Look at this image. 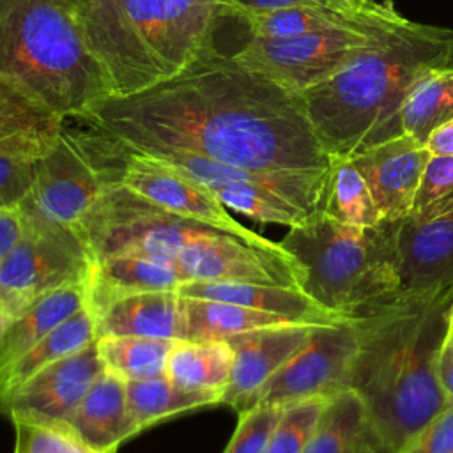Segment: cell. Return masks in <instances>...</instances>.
<instances>
[{
  "mask_svg": "<svg viewBox=\"0 0 453 453\" xmlns=\"http://www.w3.org/2000/svg\"><path fill=\"white\" fill-rule=\"evenodd\" d=\"M87 119L140 152H191L244 170H324L334 159L301 92L218 48L168 81L106 97Z\"/></svg>",
  "mask_w": 453,
  "mask_h": 453,
  "instance_id": "1",
  "label": "cell"
},
{
  "mask_svg": "<svg viewBox=\"0 0 453 453\" xmlns=\"http://www.w3.org/2000/svg\"><path fill=\"white\" fill-rule=\"evenodd\" d=\"M453 285L402 292L373 313L352 319L357 329L345 389L354 391L377 441L400 453L449 403L437 363L451 324Z\"/></svg>",
  "mask_w": 453,
  "mask_h": 453,
  "instance_id": "2",
  "label": "cell"
},
{
  "mask_svg": "<svg viewBox=\"0 0 453 453\" xmlns=\"http://www.w3.org/2000/svg\"><path fill=\"white\" fill-rule=\"evenodd\" d=\"M448 69L453 28L405 19L380 46L301 94L327 152L350 157L391 138L393 120L416 85Z\"/></svg>",
  "mask_w": 453,
  "mask_h": 453,
  "instance_id": "3",
  "label": "cell"
},
{
  "mask_svg": "<svg viewBox=\"0 0 453 453\" xmlns=\"http://www.w3.org/2000/svg\"><path fill=\"white\" fill-rule=\"evenodd\" d=\"M76 12L111 96L180 74L216 48L223 19H237L226 0H85Z\"/></svg>",
  "mask_w": 453,
  "mask_h": 453,
  "instance_id": "4",
  "label": "cell"
},
{
  "mask_svg": "<svg viewBox=\"0 0 453 453\" xmlns=\"http://www.w3.org/2000/svg\"><path fill=\"white\" fill-rule=\"evenodd\" d=\"M0 80L60 119L111 96L69 0H0Z\"/></svg>",
  "mask_w": 453,
  "mask_h": 453,
  "instance_id": "5",
  "label": "cell"
},
{
  "mask_svg": "<svg viewBox=\"0 0 453 453\" xmlns=\"http://www.w3.org/2000/svg\"><path fill=\"white\" fill-rule=\"evenodd\" d=\"M398 221L350 226L319 214L288 228L280 244L304 271L303 292L343 319H359L403 292Z\"/></svg>",
  "mask_w": 453,
  "mask_h": 453,
  "instance_id": "6",
  "label": "cell"
},
{
  "mask_svg": "<svg viewBox=\"0 0 453 453\" xmlns=\"http://www.w3.org/2000/svg\"><path fill=\"white\" fill-rule=\"evenodd\" d=\"M104 186L90 122L64 119L57 142L34 163L30 191L19 203L25 225L67 234L85 248V221Z\"/></svg>",
  "mask_w": 453,
  "mask_h": 453,
  "instance_id": "7",
  "label": "cell"
},
{
  "mask_svg": "<svg viewBox=\"0 0 453 453\" xmlns=\"http://www.w3.org/2000/svg\"><path fill=\"white\" fill-rule=\"evenodd\" d=\"M405 19L306 32L290 37L250 35L230 55L239 64L264 73L296 92H304L380 46L388 34Z\"/></svg>",
  "mask_w": 453,
  "mask_h": 453,
  "instance_id": "8",
  "label": "cell"
},
{
  "mask_svg": "<svg viewBox=\"0 0 453 453\" xmlns=\"http://www.w3.org/2000/svg\"><path fill=\"white\" fill-rule=\"evenodd\" d=\"M209 232L212 228L172 214L120 184H106L85 221L83 242L90 262L113 255L177 260L189 242Z\"/></svg>",
  "mask_w": 453,
  "mask_h": 453,
  "instance_id": "9",
  "label": "cell"
},
{
  "mask_svg": "<svg viewBox=\"0 0 453 453\" xmlns=\"http://www.w3.org/2000/svg\"><path fill=\"white\" fill-rule=\"evenodd\" d=\"M120 142V140H119ZM110 184H120L138 196L184 219L212 230L230 234L255 246H271L274 241L241 225L212 191L179 172L166 161L134 150L120 142V157Z\"/></svg>",
  "mask_w": 453,
  "mask_h": 453,
  "instance_id": "10",
  "label": "cell"
},
{
  "mask_svg": "<svg viewBox=\"0 0 453 453\" xmlns=\"http://www.w3.org/2000/svg\"><path fill=\"white\" fill-rule=\"evenodd\" d=\"M356 350L357 329L352 319L317 326L310 340L251 396L246 409L287 407L343 391Z\"/></svg>",
  "mask_w": 453,
  "mask_h": 453,
  "instance_id": "11",
  "label": "cell"
},
{
  "mask_svg": "<svg viewBox=\"0 0 453 453\" xmlns=\"http://www.w3.org/2000/svg\"><path fill=\"white\" fill-rule=\"evenodd\" d=\"M25 228L18 246L0 260L9 320L53 290L85 278L90 267V257L78 239L41 226Z\"/></svg>",
  "mask_w": 453,
  "mask_h": 453,
  "instance_id": "12",
  "label": "cell"
},
{
  "mask_svg": "<svg viewBox=\"0 0 453 453\" xmlns=\"http://www.w3.org/2000/svg\"><path fill=\"white\" fill-rule=\"evenodd\" d=\"M175 262L186 281L258 283L303 290L304 271L280 242L255 246L212 230L189 242Z\"/></svg>",
  "mask_w": 453,
  "mask_h": 453,
  "instance_id": "13",
  "label": "cell"
},
{
  "mask_svg": "<svg viewBox=\"0 0 453 453\" xmlns=\"http://www.w3.org/2000/svg\"><path fill=\"white\" fill-rule=\"evenodd\" d=\"M96 342L48 365L21 386L0 395V414H28L67 421L104 370Z\"/></svg>",
  "mask_w": 453,
  "mask_h": 453,
  "instance_id": "14",
  "label": "cell"
},
{
  "mask_svg": "<svg viewBox=\"0 0 453 453\" xmlns=\"http://www.w3.org/2000/svg\"><path fill=\"white\" fill-rule=\"evenodd\" d=\"M425 143L411 134H396L373 143L349 159L363 175L380 214L388 221L405 218L430 159Z\"/></svg>",
  "mask_w": 453,
  "mask_h": 453,
  "instance_id": "15",
  "label": "cell"
},
{
  "mask_svg": "<svg viewBox=\"0 0 453 453\" xmlns=\"http://www.w3.org/2000/svg\"><path fill=\"white\" fill-rule=\"evenodd\" d=\"M322 324H283L228 338L234 363L221 403L242 412L251 396L310 340Z\"/></svg>",
  "mask_w": 453,
  "mask_h": 453,
  "instance_id": "16",
  "label": "cell"
},
{
  "mask_svg": "<svg viewBox=\"0 0 453 453\" xmlns=\"http://www.w3.org/2000/svg\"><path fill=\"white\" fill-rule=\"evenodd\" d=\"M402 290L421 294L453 285V207L398 221Z\"/></svg>",
  "mask_w": 453,
  "mask_h": 453,
  "instance_id": "17",
  "label": "cell"
},
{
  "mask_svg": "<svg viewBox=\"0 0 453 453\" xmlns=\"http://www.w3.org/2000/svg\"><path fill=\"white\" fill-rule=\"evenodd\" d=\"M186 281L175 260L113 255L90 262L85 290V306L97 320L111 304L142 292L175 290Z\"/></svg>",
  "mask_w": 453,
  "mask_h": 453,
  "instance_id": "18",
  "label": "cell"
},
{
  "mask_svg": "<svg viewBox=\"0 0 453 453\" xmlns=\"http://www.w3.org/2000/svg\"><path fill=\"white\" fill-rule=\"evenodd\" d=\"M177 292L182 297L212 299L283 315L297 322L333 324L343 317L326 310L301 288L234 281H184Z\"/></svg>",
  "mask_w": 453,
  "mask_h": 453,
  "instance_id": "19",
  "label": "cell"
},
{
  "mask_svg": "<svg viewBox=\"0 0 453 453\" xmlns=\"http://www.w3.org/2000/svg\"><path fill=\"white\" fill-rule=\"evenodd\" d=\"M101 336H149L186 340L184 297L175 290L129 296L111 304L97 320Z\"/></svg>",
  "mask_w": 453,
  "mask_h": 453,
  "instance_id": "20",
  "label": "cell"
},
{
  "mask_svg": "<svg viewBox=\"0 0 453 453\" xmlns=\"http://www.w3.org/2000/svg\"><path fill=\"white\" fill-rule=\"evenodd\" d=\"M67 423L94 449L117 453L124 441L136 435L127 412L126 380L104 368Z\"/></svg>",
  "mask_w": 453,
  "mask_h": 453,
  "instance_id": "21",
  "label": "cell"
},
{
  "mask_svg": "<svg viewBox=\"0 0 453 453\" xmlns=\"http://www.w3.org/2000/svg\"><path fill=\"white\" fill-rule=\"evenodd\" d=\"M403 18L395 7L373 4L368 9H347L338 5H296L269 12L248 14L241 19L251 37H290L306 32L342 27L377 25Z\"/></svg>",
  "mask_w": 453,
  "mask_h": 453,
  "instance_id": "22",
  "label": "cell"
},
{
  "mask_svg": "<svg viewBox=\"0 0 453 453\" xmlns=\"http://www.w3.org/2000/svg\"><path fill=\"white\" fill-rule=\"evenodd\" d=\"M85 280L87 276L53 290L7 322L0 336V373L57 326L85 308Z\"/></svg>",
  "mask_w": 453,
  "mask_h": 453,
  "instance_id": "23",
  "label": "cell"
},
{
  "mask_svg": "<svg viewBox=\"0 0 453 453\" xmlns=\"http://www.w3.org/2000/svg\"><path fill=\"white\" fill-rule=\"evenodd\" d=\"M62 122L0 80V152L39 157L57 142Z\"/></svg>",
  "mask_w": 453,
  "mask_h": 453,
  "instance_id": "24",
  "label": "cell"
},
{
  "mask_svg": "<svg viewBox=\"0 0 453 453\" xmlns=\"http://www.w3.org/2000/svg\"><path fill=\"white\" fill-rule=\"evenodd\" d=\"M221 396L218 391L182 388L166 375L126 380L127 412L136 434L177 414L221 403Z\"/></svg>",
  "mask_w": 453,
  "mask_h": 453,
  "instance_id": "25",
  "label": "cell"
},
{
  "mask_svg": "<svg viewBox=\"0 0 453 453\" xmlns=\"http://www.w3.org/2000/svg\"><path fill=\"white\" fill-rule=\"evenodd\" d=\"M184 317L186 340L195 342L228 340L242 333L283 324H306L242 304L195 297H184Z\"/></svg>",
  "mask_w": 453,
  "mask_h": 453,
  "instance_id": "26",
  "label": "cell"
},
{
  "mask_svg": "<svg viewBox=\"0 0 453 453\" xmlns=\"http://www.w3.org/2000/svg\"><path fill=\"white\" fill-rule=\"evenodd\" d=\"M96 340V319L85 306L41 338L30 350H27L5 372L0 373V395L21 386L48 365L88 347Z\"/></svg>",
  "mask_w": 453,
  "mask_h": 453,
  "instance_id": "27",
  "label": "cell"
},
{
  "mask_svg": "<svg viewBox=\"0 0 453 453\" xmlns=\"http://www.w3.org/2000/svg\"><path fill=\"white\" fill-rule=\"evenodd\" d=\"M234 350L226 340H179L166 363L165 375L188 389L218 391L228 386Z\"/></svg>",
  "mask_w": 453,
  "mask_h": 453,
  "instance_id": "28",
  "label": "cell"
},
{
  "mask_svg": "<svg viewBox=\"0 0 453 453\" xmlns=\"http://www.w3.org/2000/svg\"><path fill=\"white\" fill-rule=\"evenodd\" d=\"M372 434L361 398L343 389L327 398L303 453H350Z\"/></svg>",
  "mask_w": 453,
  "mask_h": 453,
  "instance_id": "29",
  "label": "cell"
},
{
  "mask_svg": "<svg viewBox=\"0 0 453 453\" xmlns=\"http://www.w3.org/2000/svg\"><path fill=\"white\" fill-rule=\"evenodd\" d=\"M453 119V69L426 76L409 94L393 120L391 138L411 134L421 143L441 124Z\"/></svg>",
  "mask_w": 453,
  "mask_h": 453,
  "instance_id": "30",
  "label": "cell"
},
{
  "mask_svg": "<svg viewBox=\"0 0 453 453\" xmlns=\"http://www.w3.org/2000/svg\"><path fill=\"white\" fill-rule=\"evenodd\" d=\"M322 216L350 226H377L384 221L363 175L349 157H334L329 166Z\"/></svg>",
  "mask_w": 453,
  "mask_h": 453,
  "instance_id": "31",
  "label": "cell"
},
{
  "mask_svg": "<svg viewBox=\"0 0 453 453\" xmlns=\"http://www.w3.org/2000/svg\"><path fill=\"white\" fill-rule=\"evenodd\" d=\"M179 340L149 336H101L97 352L106 370L124 380L165 375L168 356Z\"/></svg>",
  "mask_w": 453,
  "mask_h": 453,
  "instance_id": "32",
  "label": "cell"
},
{
  "mask_svg": "<svg viewBox=\"0 0 453 453\" xmlns=\"http://www.w3.org/2000/svg\"><path fill=\"white\" fill-rule=\"evenodd\" d=\"M14 432V453H101L88 446L65 419L28 414L9 416Z\"/></svg>",
  "mask_w": 453,
  "mask_h": 453,
  "instance_id": "33",
  "label": "cell"
},
{
  "mask_svg": "<svg viewBox=\"0 0 453 453\" xmlns=\"http://www.w3.org/2000/svg\"><path fill=\"white\" fill-rule=\"evenodd\" d=\"M327 398H311L287 405L264 453H303Z\"/></svg>",
  "mask_w": 453,
  "mask_h": 453,
  "instance_id": "34",
  "label": "cell"
},
{
  "mask_svg": "<svg viewBox=\"0 0 453 453\" xmlns=\"http://www.w3.org/2000/svg\"><path fill=\"white\" fill-rule=\"evenodd\" d=\"M453 207V156H430L407 216H423Z\"/></svg>",
  "mask_w": 453,
  "mask_h": 453,
  "instance_id": "35",
  "label": "cell"
},
{
  "mask_svg": "<svg viewBox=\"0 0 453 453\" xmlns=\"http://www.w3.org/2000/svg\"><path fill=\"white\" fill-rule=\"evenodd\" d=\"M285 407L255 405L239 412V423L223 453H264Z\"/></svg>",
  "mask_w": 453,
  "mask_h": 453,
  "instance_id": "36",
  "label": "cell"
},
{
  "mask_svg": "<svg viewBox=\"0 0 453 453\" xmlns=\"http://www.w3.org/2000/svg\"><path fill=\"white\" fill-rule=\"evenodd\" d=\"M27 154L0 152V207H18L30 191L34 163Z\"/></svg>",
  "mask_w": 453,
  "mask_h": 453,
  "instance_id": "37",
  "label": "cell"
},
{
  "mask_svg": "<svg viewBox=\"0 0 453 453\" xmlns=\"http://www.w3.org/2000/svg\"><path fill=\"white\" fill-rule=\"evenodd\" d=\"M400 453H453V403L425 425Z\"/></svg>",
  "mask_w": 453,
  "mask_h": 453,
  "instance_id": "38",
  "label": "cell"
},
{
  "mask_svg": "<svg viewBox=\"0 0 453 453\" xmlns=\"http://www.w3.org/2000/svg\"><path fill=\"white\" fill-rule=\"evenodd\" d=\"M27 228L18 207H0V260L7 257L23 239Z\"/></svg>",
  "mask_w": 453,
  "mask_h": 453,
  "instance_id": "39",
  "label": "cell"
},
{
  "mask_svg": "<svg viewBox=\"0 0 453 453\" xmlns=\"http://www.w3.org/2000/svg\"><path fill=\"white\" fill-rule=\"evenodd\" d=\"M226 2L237 18H242L248 14L278 11L285 7H296V5H338L334 4V0H226Z\"/></svg>",
  "mask_w": 453,
  "mask_h": 453,
  "instance_id": "40",
  "label": "cell"
},
{
  "mask_svg": "<svg viewBox=\"0 0 453 453\" xmlns=\"http://www.w3.org/2000/svg\"><path fill=\"white\" fill-rule=\"evenodd\" d=\"M425 145L432 156H453V119L434 129Z\"/></svg>",
  "mask_w": 453,
  "mask_h": 453,
  "instance_id": "41",
  "label": "cell"
},
{
  "mask_svg": "<svg viewBox=\"0 0 453 453\" xmlns=\"http://www.w3.org/2000/svg\"><path fill=\"white\" fill-rule=\"evenodd\" d=\"M437 377L446 398L449 400V403H453V354L441 350L437 363Z\"/></svg>",
  "mask_w": 453,
  "mask_h": 453,
  "instance_id": "42",
  "label": "cell"
},
{
  "mask_svg": "<svg viewBox=\"0 0 453 453\" xmlns=\"http://www.w3.org/2000/svg\"><path fill=\"white\" fill-rule=\"evenodd\" d=\"M350 453H389L379 441L377 437L372 434L370 437H366L365 441H361Z\"/></svg>",
  "mask_w": 453,
  "mask_h": 453,
  "instance_id": "43",
  "label": "cell"
},
{
  "mask_svg": "<svg viewBox=\"0 0 453 453\" xmlns=\"http://www.w3.org/2000/svg\"><path fill=\"white\" fill-rule=\"evenodd\" d=\"M334 4L347 9H368L377 2L375 0H334Z\"/></svg>",
  "mask_w": 453,
  "mask_h": 453,
  "instance_id": "44",
  "label": "cell"
},
{
  "mask_svg": "<svg viewBox=\"0 0 453 453\" xmlns=\"http://www.w3.org/2000/svg\"><path fill=\"white\" fill-rule=\"evenodd\" d=\"M442 350L453 354V324H449V329H448V334L444 338V343H442Z\"/></svg>",
  "mask_w": 453,
  "mask_h": 453,
  "instance_id": "45",
  "label": "cell"
},
{
  "mask_svg": "<svg viewBox=\"0 0 453 453\" xmlns=\"http://www.w3.org/2000/svg\"><path fill=\"white\" fill-rule=\"evenodd\" d=\"M7 322H9V317H7L4 311H0V336H2V333H4V329H5V326H7Z\"/></svg>",
  "mask_w": 453,
  "mask_h": 453,
  "instance_id": "46",
  "label": "cell"
},
{
  "mask_svg": "<svg viewBox=\"0 0 453 453\" xmlns=\"http://www.w3.org/2000/svg\"><path fill=\"white\" fill-rule=\"evenodd\" d=\"M4 306H5V292H4V287L0 283V311H4ZM5 313V311H4Z\"/></svg>",
  "mask_w": 453,
  "mask_h": 453,
  "instance_id": "47",
  "label": "cell"
},
{
  "mask_svg": "<svg viewBox=\"0 0 453 453\" xmlns=\"http://www.w3.org/2000/svg\"><path fill=\"white\" fill-rule=\"evenodd\" d=\"M69 2H71L74 7H80V5H81L85 0H69Z\"/></svg>",
  "mask_w": 453,
  "mask_h": 453,
  "instance_id": "48",
  "label": "cell"
},
{
  "mask_svg": "<svg viewBox=\"0 0 453 453\" xmlns=\"http://www.w3.org/2000/svg\"><path fill=\"white\" fill-rule=\"evenodd\" d=\"M393 2H395V0H384L382 4H384V5H388V7H393Z\"/></svg>",
  "mask_w": 453,
  "mask_h": 453,
  "instance_id": "49",
  "label": "cell"
},
{
  "mask_svg": "<svg viewBox=\"0 0 453 453\" xmlns=\"http://www.w3.org/2000/svg\"><path fill=\"white\" fill-rule=\"evenodd\" d=\"M451 324H453V304H451Z\"/></svg>",
  "mask_w": 453,
  "mask_h": 453,
  "instance_id": "50",
  "label": "cell"
}]
</instances>
